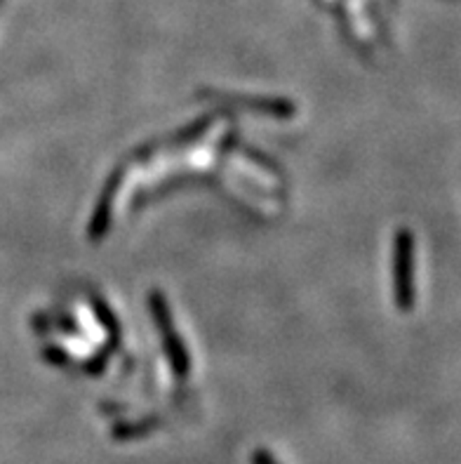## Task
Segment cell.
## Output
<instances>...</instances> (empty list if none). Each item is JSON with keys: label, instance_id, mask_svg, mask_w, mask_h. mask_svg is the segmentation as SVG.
<instances>
[{"label": "cell", "instance_id": "obj_1", "mask_svg": "<svg viewBox=\"0 0 461 464\" xmlns=\"http://www.w3.org/2000/svg\"><path fill=\"white\" fill-rule=\"evenodd\" d=\"M255 464H278V462H276V459L271 458L268 452H257V455H255Z\"/></svg>", "mask_w": 461, "mask_h": 464}]
</instances>
